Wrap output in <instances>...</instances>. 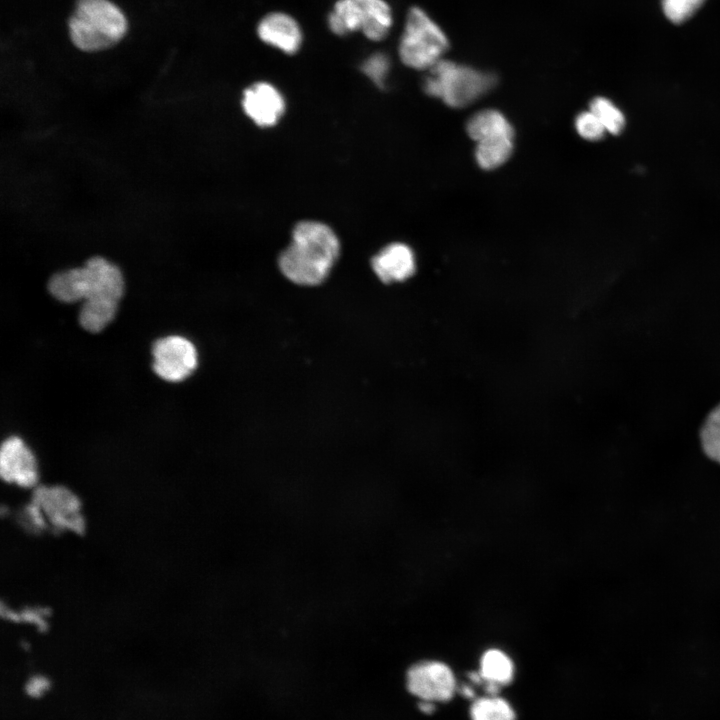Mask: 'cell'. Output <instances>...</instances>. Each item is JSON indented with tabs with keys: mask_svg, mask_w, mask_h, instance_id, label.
<instances>
[{
	"mask_svg": "<svg viewBox=\"0 0 720 720\" xmlns=\"http://www.w3.org/2000/svg\"><path fill=\"white\" fill-rule=\"evenodd\" d=\"M124 287L119 267L100 256L91 257L82 267L58 272L48 282V290L57 300L84 301L79 323L91 333L102 331L114 319Z\"/></svg>",
	"mask_w": 720,
	"mask_h": 720,
	"instance_id": "1",
	"label": "cell"
},
{
	"mask_svg": "<svg viewBox=\"0 0 720 720\" xmlns=\"http://www.w3.org/2000/svg\"><path fill=\"white\" fill-rule=\"evenodd\" d=\"M340 250L333 230L315 221L298 223L290 245L279 257L286 278L299 285H318L330 272Z\"/></svg>",
	"mask_w": 720,
	"mask_h": 720,
	"instance_id": "2",
	"label": "cell"
},
{
	"mask_svg": "<svg viewBox=\"0 0 720 720\" xmlns=\"http://www.w3.org/2000/svg\"><path fill=\"white\" fill-rule=\"evenodd\" d=\"M68 30L75 47L97 52L120 42L127 33L128 22L123 11L110 0H77Z\"/></svg>",
	"mask_w": 720,
	"mask_h": 720,
	"instance_id": "3",
	"label": "cell"
},
{
	"mask_svg": "<svg viewBox=\"0 0 720 720\" xmlns=\"http://www.w3.org/2000/svg\"><path fill=\"white\" fill-rule=\"evenodd\" d=\"M494 84L495 77L489 73L442 59L429 69L424 90L448 106L462 108L488 92Z\"/></svg>",
	"mask_w": 720,
	"mask_h": 720,
	"instance_id": "4",
	"label": "cell"
},
{
	"mask_svg": "<svg viewBox=\"0 0 720 720\" xmlns=\"http://www.w3.org/2000/svg\"><path fill=\"white\" fill-rule=\"evenodd\" d=\"M449 46L442 29L419 7L409 10L399 43L402 62L413 69H431Z\"/></svg>",
	"mask_w": 720,
	"mask_h": 720,
	"instance_id": "5",
	"label": "cell"
},
{
	"mask_svg": "<svg viewBox=\"0 0 720 720\" xmlns=\"http://www.w3.org/2000/svg\"><path fill=\"white\" fill-rule=\"evenodd\" d=\"M30 502L38 510L47 531L80 534L85 518L79 497L62 485H38L32 490Z\"/></svg>",
	"mask_w": 720,
	"mask_h": 720,
	"instance_id": "6",
	"label": "cell"
},
{
	"mask_svg": "<svg viewBox=\"0 0 720 720\" xmlns=\"http://www.w3.org/2000/svg\"><path fill=\"white\" fill-rule=\"evenodd\" d=\"M153 370L162 379L180 382L197 367V351L191 341L182 336L157 339L152 346Z\"/></svg>",
	"mask_w": 720,
	"mask_h": 720,
	"instance_id": "7",
	"label": "cell"
},
{
	"mask_svg": "<svg viewBox=\"0 0 720 720\" xmlns=\"http://www.w3.org/2000/svg\"><path fill=\"white\" fill-rule=\"evenodd\" d=\"M0 475L4 482L19 488L33 490L39 485L36 457L21 438L12 436L3 441L0 449Z\"/></svg>",
	"mask_w": 720,
	"mask_h": 720,
	"instance_id": "8",
	"label": "cell"
},
{
	"mask_svg": "<svg viewBox=\"0 0 720 720\" xmlns=\"http://www.w3.org/2000/svg\"><path fill=\"white\" fill-rule=\"evenodd\" d=\"M409 691L423 701H448L455 692L456 682L451 669L438 661H425L412 666L407 674Z\"/></svg>",
	"mask_w": 720,
	"mask_h": 720,
	"instance_id": "9",
	"label": "cell"
},
{
	"mask_svg": "<svg viewBox=\"0 0 720 720\" xmlns=\"http://www.w3.org/2000/svg\"><path fill=\"white\" fill-rule=\"evenodd\" d=\"M245 113L259 126H273L284 112L285 103L280 92L267 82H257L243 93Z\"/></svg>",
	"mask_w": 720,
	"mask_h": 720,
	"instance_id": "10",
	"label": "cell"
},
{
	"mask_svg": "<svg viewBox=\"0 0 720 720\" xmlns=\"http://www.w3.org/2000/svg\"><path fill=\"white\" fill-rule=\"evenodd\" d=\"M257 35L264 43L286 54H295L303 41L298 22L291 15L283 12L265 15L258 23Z\"/></svg>",
	"mask_w": 720,
	"mask_h": 720,
	"instance_id": "11",
	"label": "cell"
},
{
	"mask_svg": "<svg viewBox=\"0 0 720 720\" xmlns=\"http://www.w3.org/2000/svg\"><path fill=\"white\" fill-rule=\"evenodd\" d=\"M372 268L384 283L403 281L415 271V258L405 244L393 243L382 249L371 262Z\"/></svg>",
	"mask_w": 720,
	"mask_h": 720,
	"instance_id": "12",
	"label": "cell"
},
{
	"mask_svg": "<svg viewBox=\"0 0 720 720\" xmlns=\"http://www.w3.org/2000/svg\"><path fill=\"white\" fill-rule=\"evenodd\" d=\"M360 31L372 41L384 39L392 26V11L385 0H353Z\"/></svg>",
	"mask_w": 720,
	"mask_h": 720,
	"instance_id": "13",
	"label": "cell"
},
{
	"mask_svg": "<svg viewBox=\"0 0 720 720\" xmlns=\"http://www.w3.org/2000/svg\"><path fill=\"white\" fill-rule=\"evenodd\" d=\"M479 675L486 683V690L495 696L502 685L508 684L513 678V663L502 651L491 649L486 651L480 664Z\"/></svg>",
	"mask_w": 720,
	"mask_h": 720,
	"instance_id": "14",
	"label": "cell"
},
{
	"mask_svg": "<svg viewBox=\"0 0 720 720\" xmlns=\"http://www.w3.org/2000/svg\"><path fill=\"white\" fill-rule=\"evenodd\" d=\"M466 129L470 138L476 142L496 136H514L513 128L505 116L493 109L482 110L473 115Z\"/></svg>",
	"mask_w": 720,
	"mask_h": 720,
	"instance_id": "15",
	"label": "cell"
},
{
	"mask_svg": "<svg viewBox=\"0 0 720 720\" xmlns=\"http://www.w3.org/2000/svg\"><path fill=\"white\" fill-rule=\"evenodd\" d=\"M476 143V161L481 168L486 170L495 169L504 164L513 150V136H496Z\"/></svg>",
	"mask_w": 720,
	"mask_h": 720,
	"instance_id": "16",
	"label": "cell"
},
{
	"mask_svg": "<svg viewBox=\"0 0 720 720\" xmlns=\"http://www.w3.org/2000/svg\"><path fill=\"white\" fill-rule=\"evenodd\" d=\"M472 720H516L510 704L496 696L477 699L471 707Z\"/></svg>",
	"mask_w": 720,
	"mask_h": 720,
	"instance_id": "17",
	"label": "cell"
},
{
	"mask_svg": "<svg viewBox=\"0 0 720 720\" xmlns=\"http://www.w3.org/2000/svg\"><path fill=\"white\" fill-rule=\"evenodd\" d=\"M700 439L705 454L720 464V404L706 418Z\"/></svg>",
	"mask_w": 720,
	"mask_h": 720,
	"instance_id": "18",
	"label": "cell"
},
{
	"mask_svg": "<svg viewBox=\"0 0 720 720\" xmlns=\"http://www.w3.org/2000/svg\"><path fill=\"white\" fill-rule=\"evenodd\" d=\"M590 111L599 119L605 130L618 134L625 125L623 113L608 99L596 97L590 104Z\"/></svg>",
	"mask_w": 720,
	"mask_h": 720,
	"instance_id": "19",
	"label": "cell"
},
{
	"mask_svg": "<svg viewBox=\"0 0 720 720\" xmlns=\"http://www.w3.org/2000/svg\"><path fill=\"white\" fill-rule=\"evenodd\" d=\"M389 67L390 61L387 55L374 53L362 63L361 70L375 85L383 88Z\"/></svg>",
	"mask_w": 720,
	"mask_h": 720,
	"instance_id": "20",
	"label": "cell"
},
{
	"mask_svg": "<svg viewBox=\"0 0 720 720\" xmlns=\"http://www.w3.org/2000/svg\"><path fill=\"white\" fill-rule=\"evenodd\" d=\"M704 1L705 0H663V11L670 21L681 23L690 18Z\"/></svg>",
	"mask_w": 720,
	"mask_h": 720,
	"instance_id": "21",
	"label": "cell"
},
{
	"mask_svg": "<svg viewBox=\"0 0 720 720\" xmlns=\"http://www.w3.org/2000/svg\"><path fill=\"white\" fill-rule=\"evenodd\" d=\"M575 125L579 135L590 141L601 139L606 132L599 119L590 110L580 113Z\"/></svg>",
	"mask_w": 720,
	"mask_h": 720,
	"instance_id": "22",
	"label": "cell"
}]
</instances>
